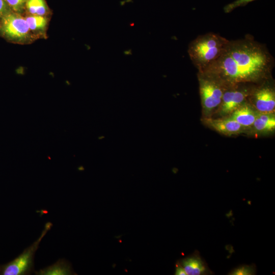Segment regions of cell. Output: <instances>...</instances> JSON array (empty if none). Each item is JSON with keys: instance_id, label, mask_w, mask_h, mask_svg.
Instances as JSON below:
<instances>
[{"instance_id": "6da1fadb", "label": "cell", "mask_w": 275, "mask_h": 275, "mask_svg": "<svg viewBox=\"0 0 275 275\" xmlns=\"http://www.w3.org/2000/svg\"><path fill=\"white\" fill-rule=\"evenodd\" d=\"M274 59L266 47L253 38L229 40L218 58L205 71L225 86L261 83L269 78Z\"/></svg>"}, {"instance_id": "7a4b0ae2", "label": "cell", "mask_w": 275, "mask_h": 275, "mask_svg": "<svg viewBox=\"0 0 275 275\" xmlns=\"http://www.w3.org/2000/svg\"><path fill=\"white\" fill-rule=\"evenodd\" d=\"M229 41L210 32L199 35L190 42L187 52L198 72L205 71L218 58Z\"/></svg>"}, {"instance_id": "3957f363", "label": "cell", "mask_w": 275, "mask_h": 275, "mask_svg": "<svg viewBox=\"0 0 275 275\" xmlns=\"http://www.w3.org/2000/svg\"><path fill=\"white\" fill-rule=\"evenodd\" d=\"M50 222L45 224L39 238L22 253L11 261L0 264V275H29L34 271V257L40 243L47 233L51 229Z\"/></svg>"}, {"instance_id": "277c9868", "label": "cell", "mask_w": 275, "mask_h": 275, "mask_svg": "<svg viewBox=\"0 0 275 275\" xmlns=\"http://www.w3.org/2000/svg\"><path fill=\"white\" fill-rule=\"evenodd\" d=\"M198 76L202 106L208 114L220 105L226 86L207 73L198 72Z\"/></svg>"}, {"instance_id": "5b68a950", "label": "cell", "mask_w": 275, "mask_h": 275, "mask_svg": "<svg viewBox=\"0 0 275 275\" xmlns=\"http://www.w3.org/2000/svg\"><path fill=\"white\" fill-rule=\"evenodd\" d=\"M0 30L7 38L17 42L26 40L30 31L25 18L10 12L2 18Z\"/></svg>"}, {"instance_id": "8992f818", "label": "cell", "mask_w": 275, "mask_h": 275, "mask_svg": "<svg viewBox=\"0 0 275 275\" xmlns=\"http://www.w3.org/2000/svg\"><path fill=\"white\" fill-rule=\"evenodd\" d=\"M242 84L226 87L220 104L221 114H232L249 97L254 88L242 86Z\"/></svg>"}, {"instance_id": "52a82bcc", "label": "cell", "mask_w": 275, "mask_h": 275, "mask_svg": "<svg viewBox=\"0 0 275 275\" xmlns=\"http://www.w3.org/2000/svg\"><path fill=\"white\" fill-rule=\"evenodd\" d=\"M267 79L262 81V85L254 88L249 96L253 101L254 105L259 113H273L274 110V89L267 81Z\"/></svg>"}, {"instance_id": "ba28073f", "label": "cell", "mask_w": 275, "mask_h": 275, "mask_svg": "<svg viewBox=\"0 0 275 275\" xmlns=\"http://www.w3.org/2000/svg\"><path fill=\"white\" fill-rule=\"evenodd\" d=\"M178 262L187 275H207L213 273L198 251H195L192 254L180 259Z\"/></svg>"}, {"instance_id": "9c48e42d", "label": "cell", "mask_w": 275, "mask_h": 275, "mask_svg": "<svg viewBox=\"0 0 275 275\" xmlns=\"http://www.w3.org/2000/svg\"><path fill=\"white\" fill-rule=\"evenodd\" d=\"M205 123L216 131L226 135L237 134L244 129L236 121L231 118L204 119Z\"/></svg>"}, {"instance_id": "30bf717a", "label": "cell", "mask_w": 275, "mask_h": 275, "mask_svg": "<svg viewBox=\"0 0 275 275\" xmlns=\"http://www.w3.org/2000/svg\"><path fill=\"white\" fill-rule=\"evenodd\" d=\"M252 106L246 102L234 111L230 117L243 128L252 126L257 116Z\"/></svg>"}, {"instance_id": "8fae6325", "label": "cell", "mask_w": 275, "mask_h": 275, "mask_svg": "<svg viewBox=\"0 0 275 275\" xmlns=\"http://www.w3.org/2000/svg\"><path fill=\"white\" fill-rule=\"evenodd\" d=\"M35 272L37 275L75 274L71 264L65 259H60L53 264Z\"/></svg>"}, {"instance_id": "7c38bea8", "label": "cell", "mask_w": 275, "mask_h": 275, "mask_svg": "<svg viewBox=\"0 0 275 275\" xmlns=\"http://www.w3.org/2000/svg\"><path fill=\"white\" fill-rule=\"evenodd\" d=\"M252 126L258 132L272 131L275 129L274 116L272 113H257Z\"/></svg>"}, {"instance_id": "4fadbf2b", "label": "cell", "mask_w": 275, "mask_h": 275, "mask_svg": "<svg viewBox=\"0 0 275 275\" xmlns=\"http://www.w3.org/2000/svg\"><path fill=\"white\" fill-rule=\"evenodd\" d=\"M25 6L29 12L32 15L44 16L48 11L45 0H27Z\"/></svg>"}, {"instance_id": "5bb4252c", "label": "cell", "mask_w": 275, "mask_h": 275, "mask_svg": "<svg viewBox=\"0 0 275 275\" xmlns=\"http://www.w3.org/2000/svg\"><path fill=\"white\" fill-rule=\"evenodd\" d=\"M29 29L32 31H42L47 23V19L44 16L32 15L25 18Z\"/></svg>"}, {"instance_id": "9a60e30c", "label": "cell", "mask_w": 275, "mask_h": 275, "mask_svg": "<svg viewBox=\"0 0 275 275\" xmlns=\"http://www.w3.org/2000/svg\"><path fill=\"white\" fill-rule=\"evenodd\" d=\"M256 273L255 265H241L233 269L229 273V275H253Z\"/></svg>"}, {"instance_id": "2e32d148", "label": "cell", "mask_w": 275, "mask_h": 275, "mask_svg": "<svg viewBox=\"0 0 275 275\" xmlns=\"http://www.w3.org/2000/svg\"><path fill=\"white\" fill-rule=\"evenodd\" d=\"M254 1L256 0H235L226 5L224 7V11L226 13H228L237 8L245 6L249 3Z\"/></svg>"}, {"instance_id": "e0dca14e", "label": "cell", "mask_w": 275, "mask_h": 275, "mask_svg": "<svg viewBox=\"0 0 275 275\" xmlns=\"http://www.w3.org/2000/svg\"><path fill=\"white\" fill-rule=\"evenodd\" d=\"M27 0H6L10 9L16 13L22 11Z\"/></svg>"}, {"instance_id": "ac0fdd59", "label": "cell", "mask_w": 275, "mask_h": 275, "mask_svg": "<svg viewBox=\"0 0 275 275\" xmlns=\"http://www.w3.org/2000/svg\"><path fill=\"white\" fill-rule=\"evenodd\" d=\"M10 8L6 0H0V18L10 12Z\"/></svg>"}, {"instance_id": "d6986e66", "label": "cell", "mask_w": 275, "mask_h": 275, "mask_svg": "<svg viewBox=\"0 0 275 275\" xmlns=\"http://www.w3.org/2000/svg\"><path fill=\"white\" fill-rule=\"evenodd\" d=\"M175 273L176 275H187L186 273L183 268V267L181 265L178 261L176 264L175 265Z\"/></svg>"}]
</instances>
